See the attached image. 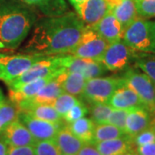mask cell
<instances>
[{"instance_id": "obj_18", "label": "cell", "mask_w": 155, "mask_h": 155, "mask_svg": "<svg viewBox=\"0 0 155 155\" xmlns=\"http://www.w3.org/2000/svg\"><path fill=\"white\" fill-rule=\"evenodd\" d=\"M62 155H77L85 143L76 137L67 126L61 127L54 139Z\"/></svg>"}, {"instance_id": "obj_30", "label": "cell", "mask_w": 155, "mask_h": 155, "mask_svg": "<svg viewBox=\"0 0 155 155\" xmlns=\"http://www.w3.org/2000/svg\"><path fill=\"white\" fill-rule=\"evenodd\" d=\"M33 147L35 155H62L54 140L36 141Z\"/></svg>"}, {"instance_id": "obj_37", "label": "cell", "mask_w": 155, "mask_h": 155, "mask_svg": "<svg viewBox=\"0 0 155 155\" xmlns=\"http://www.w3.org/2000/svg\"><path fill=\"white\" fill-rule=\"evenodd\" d=\"M137 155H155V141L139 146L137 147Z\"/></svg>"}, {"instance_id": "obj_14", "label": "cell", "mask_w": 155, "mask_h": 155, "mask_svg": "<svg viewBox=\"0 0 155 155\" xmlns=\"http://www.w3.org/2000/svg\"><path fill=\"white\" fill-rule=\"evenodd\" d=\"M63 92L64 91L61 87V82L58 79V77H56L46 85H44L30 99L24 101L21 104H17V106L19 111H22L31 104H53L54 100Z\"/></svg>"}, {"instance_id": "obj_36", "label": "cell", "mask_w": 155, "mask_h": 155, "mask_svg": "<svg viewBox=\"0 0 155 155\" xmlns=\"http://www.w3.org/2000/svg\"><path fill=\"white\" fill-rule=\"evenodd\" d=\"M7 155H35L33 146L8 147Z\"/></svg>"}, {"instance_id": "obj_32", "label": "cell", "mask_w": 155, "mask_h": 155, "mask_svg": "<svg viewBox=\"0 0 155 155\" xmlns=\"http://www.w3.org/2000/svg\"><path fill=\"white\" fill-rule=\"evenodd\" d=\"M106 72H108V70L106 69V67L104 66V64L101 61L91 60L89 61V63L85 67L82 73L85 78V79L88 80L91 78L101 77Z\"/></svg>"}, {"instance_id": "obj_40", "label": "cell", "mask_w": 155, "mask_h": 155, "mask_svg": "<svg viewBox=\"0 0 155 155\" xmlns=\"http://www.w3.org/2000/svg\"><path fill=\"white\" fill-rule=\"evenodd\" d=\"M71 4H72V5H73L74 7V9L77 7L78 5H79L82 2H84V0H68Z\"/></svg>"}, {"instance_id": "obj_10", "label": "cell", "mask_w": 155, "mask_h": 155, "mask_svg": "<svg viewBox=\"0 0 155 155\" xmlns=\"http://www.w3.org/2000/svg\"><path fill=\"white\" fill-rule=\"evenodd\" d=\"M118 0H84L75 11L85 26H93L106 14Z\"/></svg>"}, {"instance_id": "obj_4", "label": "cell", "mask_w": 155, "mask_h": 155, "mask_svg": "<svg viewBox=\"0 0 155 155\" xmlns=\"http://www.w3.org/2000/svg\"><path fill=\"white\" fill-rule=\"evenodd\" d=\"M64 72H66V68L63 66L62 54L48 56L35 63L21 76L7 84V85L9 89L17 88L35 79L52 75L59 76Z\"/></svg>"}, {"instance_id": "obj_27", "label": "cell", "mask_w": 155, "mask_h": 155, "mask_svg": "<svg viewBox=\"0 0 155 155\" xmlns=\"http://www.w3.org/2000/svg\"><path fill=\"white\" fill-rule=\"evenodd\" d=\"M90 104L89 113L91 115V119L95 124L107 122L113 108L108 103H91Z\"/></svg>"}, {"instance_id": "obj_45", "label": "cell", "mask_w": 155, "mask_h": 155, "mask_svg": "<svg viewBox=\"0 0 155 155\" xmlns=\"http://www.w3.org/2000/svg\"><path fill=\"white\" fill-rule=\"evenodd\" d=\"M0 79L2 80V67L0 66Z\"/></svg>"}, {"instance_id": "obj_17", "label": "cell", "mask_w": 155, "mask_h": 155, "mask_svg": "<svg viewBox=\"0 0 155 155\" xmlns=\"http://www.w3.org/2000/svg\"><path fill=\"white\" fill-rule=\"evenodd\" d=\"M151 119L148 110L144 107L129 110L126 120L125 134L133 139L136 134L150 127Z\"/></svg>"}, {"instance_id": "obj_22", "label": "cell", "mask_w": 155, "mask_h": 155, "mask_svg": "<svg viewBox=\"0 0 155 155\" xmlns=\"http://www.w3.org/2000/svg\"><path fill=\"white\" fill-rule=\"evenodd\" d=\"M27 5L36 8L47 17L59 16L67 12L65 0H19Z\"/></svg>"}, {"instance_id": "obj_29", "label": "cell", "mask_w": 155, "mask_h": 155, "mask_svg": "<svg viewBox=\"0 0 155 155\" xmlns=\"http://www.w3.org/2000/svg\"><path fill=\"white\" fill-rule=\"evenodd\" d=\"M78 101L79 100L78 99L77 97L68 94L67 92H63L54 100L52 105L60 114V116L63 117L67 111L75 105Z\"/></svg>"}, {"instance_id": "obj_39", "label": "cell", "mask_w": 155, "mask_h": 155, "mask_svg": "<svg viewBox=\"0 0 155 155\" xmlns=\"http://www.w3.org/2000/svg\"><path fill=\"white\" fill-rule=\"evenodd\" d=\"M8 145L6 144L5 140L0 135V155H7Z\"/></svg>"}, {"instance_id": "obj_33", "label": "cell", "mask_w": 155, "mask_h": 155, "mask_svg": "<svg viewBox=\"0 0 155 155\" xmlns=\"http://www.w3.org/2000/svg\"><path fill=\"white\" fill-rule=\"evenodd\" d=\"M129 110H119V109H113L108 117L107 122L112 125L119 127L120 129L125 132L126 127V120L128 115Z\"/></svg>"}, {"instance_id": "obj_20", "label": "cell", "mask_w": 155, "mask_h": 155, "mask_svg": "<svg viewBox=\"0 0 155 155\" xmlns=\"http://www.w3.org/2000/svg\"><path fill=\"white\" fill-rule=\"evenodd\" d=\"M111 11L122 24L123 29L139 17L134 0H118L112 7Z\"/></svg>"}, {"instance_id": "obj_31", "label": "cell", "mask_w": 155, "mask_h": 155, "mask_svg": "<svg viewBox=\"0 0 155 155\" xmlns=\"http://www.w3.org/2000/svg\"><path fill=\"white\" fill-rule=\"evenodd\" d=\"M87 114H89V108L87 106L84 105L83 102H81L79 100L75 105L72 107L64 115L62 119L64 121H66L67 123H71V122H75L80 118H83Z\"/></svg>"}, {"instance_id": "obj_42", "label": "cell", "mask_w": 155, "mask_h": 155, "mask_svg": "<svg viewBox=\"0 0 155 155\" xmlns=\"http://www.w3.org/2000/svg\"><path fill=\"white\" fill-rule=\"evenodd\" d=\"M5 96H4V93H3V91H2V90L0 89V103L3 101V100H5Z\"/></svg>"}, {"instance_id": "obj_7", "label": "cell", "mask_w": 155, "mask_h": 155, "mask_svg": "<svg viewBox=\"0 0 155 155\" xmlns=\"http://www.w3.org/2000/svg\"><path fill=\"white\" fill-rule=\"evenodd\" d=\"M109 44L91 26H85L78 43L69 54L78 58L100 61Z\"/></svg>"}, {"instance_id": "obj_19", "label": "cell", "mask_w": 155, "mask_h": 155, "mask_svg": "<svg viewBox=\"0 0 155 155\" xmlns=\"http://www.w3.org/2000/svg\"><path fill=\"white\" fill-rule=\"evenodd\" d=\"M133 139L128 135L95 143L101 155H122L132 149Z\"/></svg>"}, {"instance_id": "obj_6", "label": "cell", "mask_w": 155, "mask_h": 155, "mask_svg": "<svg viewBox=\"0 0 155 155\" xmlns=\"http://www.w3.org/2000/svg\"><path fill=\"white\" fill-rule=\"evenodd\" d=\"M46 56L33 54H5L0 53V66L2 67V80L7 84L21 76L22 73Z\"/></svg>"}, {"instance_id": "obj_3", "label": "cell", "mask_w": 155, "mask_h": 155, "mask_svg": "<svg viewBox=\"0 0 155 155\" xmlns=\"http://www.w3.org/2000/svg\"><path fill=\"white\" fill-rule=\"evenodd\" d=\"M122 40L135 51L155 54V35L152 22L138 17L124 29Z\"/></svg>"}, {"instance_id": "obj_44", "label": "cell", "mask_w": 155, "mask_h": 155, "mask_svg": "<svg viewBox=\"0 0 155 155\" xmlns=\"http://www.w3.org/2000/svg\"><path fill=\"white\" fill-rule=\"evenodd\" d=\"M150 126H152V127L155 129V119L154 120H153V121H151V125H150Z\"/></svg>"}, {"instance_id": "obj_24", "label": "cell", "mask_w": 155, "mask_h": 155, "mask_svg": "<svg viewBox=\"0 0 155 155\" xmlns=\"http://www.w3.org/2000/svg\"><path fill=\"white\" fill-rule=\"evenodd\" d=\"M27 113L30 116L37 119L51 122H61L62 117L56 111L52 104H35L28 106L24 110L20 111Z\"/></svg>"}, {"instance_id": "obj_11", "label": "cell", "mask_w": 155, "mask_h": 155, "mask_svg": "<svg viewBox=\"0 0 155 155\" xmlns=\"http://www.w3.org/2000/svg\"><path fill=\"white\" fill-rule=\"evenodd\" d=\"M18 119L27 127L35 141L54 140L61 127V122L43 121L24 112L19 113Z\"/></svg>"}, {"instance_id": "obj_35", "label": "cell", "mask_w": 155, "mask_h": 155, "mask_svg": "<svg viewBox=\"0 0 155 155\" xmlns=\"http://www.w3.org/2000/svg\"><path fill=\"white\" fill-rule=\"evenodd\" d=\"M133 140L134 144L137 147L142 146L145 144H148L151 142L155 141V129L152 126L146 128L145 130L141 131L140 133L136 134L133 137Z\"/></svg>"}, {"instance_id": "obj_28", "label": "cell", "mask_w": 155, "mask_h": 155, "mask_svg": "<svg viewBox=\"0 0 155 155\" xmlns=\"http://www.w3.org/2000/svg\"><path fill=\"white\" fill-rule=\"evenodd\" d=\"M136 66L146 73L155 84V54L143 53L135 56Z\"/></svg>"}, {"instance_id": "obj_1", "label": "cell", "mask_w": 155, "mask_h": 155, "mask_svg": "<svg viewBox=\"0 0 155 155\" xmlns=\"http://www.w3.org/2000/svg\"><path fill=\"white\" fill-rule=\"evenodd\" d=\"M84 28L85 24L73 12L42 18L35 23L23 51L46 57L69 54Z\"/></svg>"}, {"instance_id": "obj_23", "label": "cell", "mask_w": 155, "mask_h": 155, "mask_svg": "<svg viewBox=\"0 0 155 155\" xmlns=\"http://www.w3.org/2000/svg\"><path fill=\"white\" fill-rule=\"evenodd\" d=\"M95 122L87 117L80 118L75 122L68 123L67 127L76 137L81 140L84 143L93 144Z\"/></svg>"}, {"instance_id": "obj_8", "label": "cell", "mask_w": 155, "mask_h": 155, "mask_svg": "<svg viewBox=\"0 0 155 155\" xmlns=\"http://www.w3.org/2000/svg\"><path fill=\"white\" fill-rule=\"evenodd\" d=\"M125 84L134 90L148 111L155 112V84L144 72L128 69L122 76Z\"/></svg>"}, {"instance_id": "obj_5", "label": "cell", "mask_w": 155, "mask_h": 155, "mask_svg": "<svg viewBox=\"0 0 155 155\" xmlns=\"http://www.w3.org/2000/svg\"><path fill=\"white\" fill-rule=\"evenodd\" d=\"M125 81L122 77H98L86 80L82 97L88 103H108Z\"/></svg>"}, {"instance_id": "obj_25", "label": "cell", "mask_w": 155, "mask_h": 155, "mask_svg": "<svg viewBox=\"0 0 155 155\" xmlns=\"http://www.w3.org/2000/svg\"><path fill=\"white\" fill-rule=\"evenodd\" d=\"M125 132L119 127L112 125L110 123H100L96 124L93 135V144L100 141L112 140V139L121 138L125 136Z\"/></svg>"}, {"instance_id": "obj_2", "label": "cell", "mask_w": 155, "mask_h": 155, "mask_svg": "<svg viewBox=\"0 0 155 155\" xmlns=\"http://www.w3.org/2000/svg\"><path fill=\"white\" fill-rule=\"evenodd\" d=\"M17 0H0V51H13L22 44L36 22L32 11Z\"/></svg>"}, {"instance_id": "obj_26", "label": "cell", "mask_w": 155, "mask_h": 155, "mask_svg": "<svg viewBox=\"0 0 155 155\" xmlns=\"http://www.w3.org/2000/svg\"><path fill=\"white\" fill-rule=\"evenodd\" d=\"M19 113L17 106L11 100L5 99L0 103V134L11 122L19 118Z\"/></svg>"}, {"instance_id": "obj_16", "label": "cell", "mask_w": 155, "mask_h": 155, "mask_svg": "<svg viewBox=\"0 0 155 155\" xmlns=\"http://www.w3.org/2000/svg\"><path fill=\"white\" fill-rule=\"evenodd\" d=\"M56 77L58 76H54V75L48 76V77L33 80L17 88L9 89L10 100L16 105H17L24 101L30 99L44 85H46L48 82L53 80L54 78H55Z\"/></svg>"}, {"instance_id": "obj_21", "label": "cell", "mask_w": 155, "mask_h": 155, "mask_svg": "<svg viewBox=\"0 0 155 155\" xmlns=\"http://www.w3.org/2000/svg\"><path fill=\"white\" fill-rule=\"evenodd\" d=\"M61 87L64 92L73 95L75 97L81 96L83 93L86 79L82 72H64L58 76Z\"/></svg>"}, {"instance_id": "obj_43", "label": "cell", "mask_w": 155, "mask_h": 155, "mask_svg": "<svg viewBox=\"0 0 155 155\" xmlns=\"http://www.w3.org/2000/svg\"><path fill=\"white\" fill-rule=\"evenodd\" d=\"M152 29H153V32L155 35V21L154 22H152Z\"/></svg>"}, {"instance_id": "obj_38", "label": "cell", "mask_w": 155, "mask_h": 155, "mask_svg": "<svg viewBox=\"0 0 155 155\" xmlns=\"http://www.w3.org/2000/svg\"><path fill=\"white\" fill-rule=\"evenodd\" d=\"M77 155H101L98 150L97 149L96 146H93L92 143H85Z\"/></svg>"}, {"instance_id": "obj_12", "label": "cell", "mask_w": 155, "mask_h": 155, "mask_svg": "<svg viewBox=\"0 0 155 155\" xmlns=\"http://www.w3.org/2000/svg\"><path fill=\"white\" fill-rule=\"evenodd\" d=\"M1 135L8 147L34 146L36 142L27 127L19 119L7 126Z\"/></svg>"}, {"instance_id": "obj_41", "label": "cell", "mask_w": 155, "mask_h": 155, "mask_svg": "<svg viewBox=\"0 0 155 155\" xmlns=\"http://www.w3.org/2000/svg\"><path fill=\"white\" fill-rule=\"evenodd\" d=\"M122 155H137L134 152L133 150H129V151H127V152H126V153H124Z\"/></svg>"}, {"instance_id": "obj_13", "label": "cell", "mask_w": 155, "mask_h": 155, "mask_svg": "<svg viewBox=\"0 0 155 155\" xmlns=\"http://www.w3.org/2000/svg\"><path fill=\"white\" fill-rule=\"evenodd\" d=\"M107 42L111 43L122 39L124 29L112 11H109L99 22L91 26Z\"/></svg>"}, {"instance_id": "obj_15", "label": "cell", "mask_w": 155, "mask_h": 155, "mask_svg": "<svg viewBox=\"0 0 155 155\" xmlns=\"http://www.w3.org/2000/svg\"><path fill=\"white\" fill-rule=\"evenodd\" d=\"M108 104L113 109L119 110H131L137 107H144L138 95L126 84L116 90Z\"/></svg>"}, {"instance_id": "obj_34", "label": "cell", "mask_w": 155, "mask_h": 155, "mask_svg": "<svg viewBox=\"0 0 155 155\" xmlns=\"http://www.w3.org/2000/svg\"><path fill=\"white\" fill-rule=\"evenodd\" d=\"M139 17H155V0H134Z\"/></svg>"}, {"instance_id": "obj_9", "label": "cell", "mask_w": 155, "mask_h": 155, "mask_svg": "<svg viewBox=\"0 0 155 155\" xmlns=\"http://www.w3.org/2000/svg\"><path fill=\"white\" fill-rule=\"evenodd\" d=\"M135 50L129 48L123 41L111 42L108 45L101 62L108 71L118 72L125 69L130 61L135 59Z\"/></svg>"}]
</instances>
